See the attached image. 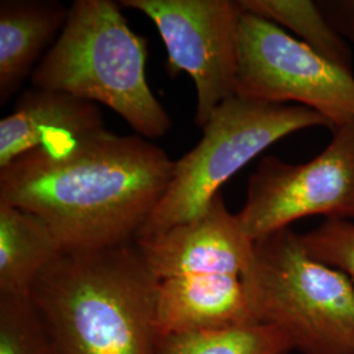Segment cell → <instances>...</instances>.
<instances>
[{"mask_svg": "<svg viewBox=\"0 0 354 354\" xmlns=\"http://www.w3.org/2000/svg\"><path fill=\"white\" fill-rule=\"evenodd\" d=\"M175 162L150 140L106 129L37 147L0 169V203L39 216L64 251L136 241Z\"/></svg>", "mask_w": 354, "mask_h": 354, "instance_id": "6da1fadb", "label": "cell"}, {"mask_svg": "<svg viewBox=\"0 0 354 354\" xmlns=\"http://www.w3.org/2000/svg\"><path fill=\"white\" fill-rule=\"evenodd\" d=\"M159 283L133 241L59 253L29 297L54 354H156Z\"/></svg>", "mask_w": 354, "mask_h": 354, "instance_id": "7a4b0ae2", "label": "cell"}, {"mask_svg": "<svg viewBox=\"0 0 354 354\" xmlns=\"http://www.w3.org/2000/svg\"><path fill=\"white\" fill-rule=\"evenodd\" d=\"M121 8L112 0L74 1L32 84L102 102L140 137L160 138L172 121L147 83V41L129 28Z\"/></svg>", "mask_w": 354, "mask_h": 354, "instance_id": "3957f363", "label": "cell"}, {"mask_svg": "<svg viewBox=\"0 0 354 354\" xmlns=\"http://www.w3.org/2000/svg\"><path fill=\"white\" fill-rule=\"evenodd\" d=\"M253 317L279 329L301 354H354V283L313 259L285 228L253 243L243 276Z\"/></svg>", "mask_w": 354, "mask_h": 354, "instance_id": "277c9868", "label": "cell"}, {"mask_svg": "<svg viewBox=\"0 0 354 354\" xmlns=\"http://www.w3.org/2000/svg\"><path fill=\"white\" fill-rule=\"evenodd\" d=\"M330 127L306 106L232 96L203 127L200 143L175 162L172 178L138 238H151L198 216L230 177L279 140L311 127Z\"/></svg>", "mask_w": 354, "mask_h": 354, "instance_id": "5b68a950", "label": "cell"}, {"mask_svg": "<svg viewBox=\"0 0 354 354\" xmlns=\"http://www.w3.org/2000/svg\"><path fill=\"white\" fill-rule=\"evenodd\" d=\"M235 95L306 106L332 130L354 122V73L336 66L285 29L241 8Z\"/></svg>", "mask_w": 354, "mask_h": 354, "instance_id": "8992f818", "label": "cell"}, {"mask_svg": "<svg viewBox=\"0 0 354 354\" xmlns=\"http://www.w3.org/2000/svg\"><path fill=\"white\" fill-rule=\"evenodd\" d=\"M328 145L306 163L264 156L248 178L236 213L253 243L307 216L354 221V122L332 130Z\"/></svg>", "mask_w": 354, "mask_h": 354, "instance_id": "52a82bcc", "label": "cell"}, {"mask_svg": "<svg viewBox=\"0 0 354 354\" xmlns=\"http://www.w3.org/2000/svg\"><path fill=\"white\" fill-rule=\"evenodd\" d=\"M122 8L145 13L165 42L171 76L187 73L196 93L197 125L235 96L241 7L230 0H121Z\"/></svg>", "mask_w": 354, "mask_h": 354, "instance_id": "ba28073f", "label": "cell"}, {"mask_svg": "<svg viewBox=\"0 0 354 354\" xmlns=\"http://www.w3.org/2000/svg\"><path fill=\"white\" fill-rule=\"evenodd\" d=\"M143 260L159 279L200 274L241 277L252 263L253 241L221 193L201 214L151 238L136 239Z\"/></svg>", "mask_w": 354, "mask_h": 354, "instance_id": "9c48e42d", "label": "cell"}, {"mask_svg": "<svg viewBox=\"0 0 354 354\" xmlns=\"http://www.w3.org/2000/svg\"><path fill=\"white\" fill-rule=\"evenodd\" d=\"M257 323L241 277L200 274L163 279L155 302L158 337Z\"/></svg>", "mask_w": 354, "mask_h": 354, "instance_id": "30bf717a", "label": "cell"}, {"mask_svg": "<svg viewBox=\"0 0 354 354\" xmlns=\"http://www.w3.org/2000/svg\"><path fill=\"white\" fill-rule=\"evenodd\" d=\"M104 129L102 111L95 102L61 91L28 89L12 113L0 121V169L33 149L83 138Z\"/></svg>", "mask_w": 354, "mask_h": 354, "instance_id": "8fae6325", "label": "cell"}, {"mask_svg": "<svg viewBox=\"0 0 354 354\" xmlns=\"http://www.w3.org/2000/svg\"><path fill=\"white\" fill-rule=\"evenodd\" d=\"M68 15L59 1H0V102L6 104L53 38L61 35Z\"/></svg>", "mask_w": 354, "mask_h": 354, "instance_id": "7c38bea8", "label": "cell"}, {"mask_svg": "<svg viewBox=\"0 0 354 354\" xmlns=\"http://www.w3.org/2000/svg\"><path fill=\"white\" fill-rule=\"evenodd\" d=\"M61 252L59 241L39 216L0 203V295L28 297L38 274Z\"/></svg>", "mask_w": 354, "mask_h": 354, "instance_id": "4fadbf2b", "label": "cell"}, {"mask_svg": "<svg viewBox=\"0 0 354 354\" xmlns=\"http://www.w3.org/2000/svg\"><path fill=\"white\" fill-rule=\"evenodd\" d=\"M245 12L257 15L317 51L329 62L354 73V55L348 41L330 24L319 1L313 0H239Z\"/></svg>", "mask_w": 354, "mask_h": 354, "instance_id": "5bb4252c", "label": "cell"}, {"mask_svg": "<svg viewBox=\"0 0 354 354\" xmlns=\"http://www.w3.org/2000/svg\"><path fill=\"white\" fill-rule=\"evenodd\" d=\"M289 339L276 327L251 323L231 328L159 337L156 354H289Z\"/></svg>", "mask_w": 354, "mask_h": 354, "instance_id": "9a60e30c", "label": "cell"}, {"mask_svg": "<svg viewBox=\"0 0 354 354\" xmlns=\"http://www.w3.org/2000/svg\"><path fill=\"white\" fill-rule=\"evenodd\" d=\"M0 354H54L29 295H0Z\"/></svg>", "mask_w": 354, "mask_h": 354, "instance_id": "2e32d148", "label": "cell"}, {"mask_svg": "<svg viewBox=\"0 0 354 354\" xmlns=\"http://www.w3.org/2000/svg\"><path fill=\"white\" fill-rule=\"evenodd\" d=\"M313 259L346 274L354 283V221L324 219L317 228L299 234Z\"/></svg>", "mask_w": 354, "mask_h": 354, "instance_id": "e0dca14e", "label": "cell"}, {"mask_svg": "<svg viewBox=\"0 0 354 354\" xmlns=\"http://www.w3.org/2000/svg\"><path fill=\"white\" fill-rule=\"evenodd\" d=\"M319 4L342 37L354 42V0H328Z\"/></svg>", "mask_w": 354, "mask_h": 354, "instance_id": "ac0fdd59", "label": "cell"}]
</instances>
